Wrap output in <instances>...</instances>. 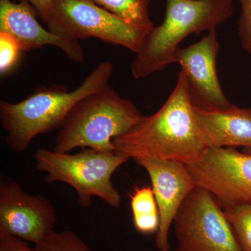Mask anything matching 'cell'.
<instances>
[{
    "label": "cell",
    "mask_w": 251,
    "mask_h": 251,
    "mask_svg": "<svg viewBox=\"0 0 251 251\" xmlns=\"http://www.w3.org/2000/svg\"><path fill=\"white\" fill-rule=\"evenodd\" d=\"M113 151L135 160L152 158L186 166L196 161L206 149L201 133L182 70L174 90L161 108L125 134L112 141Z\"/></svg>",
    "instance_id": "cell-1"
},
{
    "label": "cell",
    "mask_w": 251,
    "mask_h": 251,
    "mask_svg": "<svg viewBox=\"0 0 251 251\" xmlns=\"http://www.w3.org/2000/svg\"><path fill=\"white\" fill-rule=\"evenodd\" d=\"M110 61L99 63L75 90L64 85L41 87L18 103L0 101V122L6 143L16 153L27 150L38 135L59 130L74 105L105 86L113 73Z\"/></svg>",
    "instance_id": "cell-2"
},
{
    "label": "cell",
    "mask_w": 251,
    "mask_h": 251,
    "mask_svg": "<svg viewBox=\"0 0 251 251\" xmlns=\"http://www.w3.org/2000/svg\"><path fill=\"white\" fill-rule=\"evenodd\" d=\"M164 19L148 33L130 64L135 79L145 78L175 63L179 44L190 34L216 30L234 12L232 0H166Z\"/></svg>",
    "instance_id": "cell-3"
},
{
    "label": "cell",
    "mask_w": 251,
    "mask_h": 251,
    "mask_svg": "<svg viewBox=\"0 0 251 251\" xmlns=\"http://www.w3.org/2000/svg\"><path fill=\"white\" fill-rule=\"evenodd\" d=\"M144 115L129 99L105 86L77 102L59 130L54 151L75 148L114 151L112 141L129 131Z\"/></svg>",
    "instance_id": "cell-4"
},
{
    "label": "cell",
    "mask_w": 251,
    "mask_h": 251,
    "mask_svg": "<svg viewBox=\"0 0 251 251\" xmlns=\"http://www.w3.org/2000/svg\"><path fill=\"white\" fill-rule=\"evenodd\" d=\"M36 168L46 174L49 183L62 182L77 193L82 208L90 207L92 199L99 198L112 208H119L122 196L112 182V176L128 157L115 151L85 148L77 153L57 152L41 148L34 154Z\"/></svg>",
    "instance_id": "cell-5"
},
{
    "label": "cell",
    "mask_w": 251,
    "mask_h": 251,
    "mask_svg": "<svg viewBox=\"0 0 251 251\" xmlns=\"http://www.w3.org/2000/svg\"><path fill=\"white\" fill-rule=\"evenodd\" d=\"M48 29L75 40L90 37L137 53L151 30L130 25L94 0H52Z\"/></svg>",
    "instance_id": "cell-6"
},
{
    "label": "cell",
    "mask_w": 251,
    "mask_h": 251,
    "mask_svg": "<svg viewBox=\"0 0 251 251\" xmlns=\"http://www.w3.org/2000/svg\"><path fill=\"white\" fill-rule=\"evenodd\" d=\"M173 224L181 251H242L221 204L204 188L188 195Z\"/></svg>",
    "instance_id": "cell-7"
},
{
    "label": "cell",
    "mask_w": 251,
    "mask_h": 251,
    "mask_svg": "<svg viewBox=\"0 0 251 251\" xmlns=\"http://www.w3.org/2000/svg\"><path fill=\"white\" fill-rule=\"evenodd\" d=\"M187 167L196 186L221 206L251 203V154L234 148H206Z\"/></svg>",
    "instance_id": "cell-8"
},
{
    "label": "cell",
    "mask_w": 251,
    "mask_h": 251,
    "mask_svg": "<svg viewBox=\"0 0 251 251\" xmlns=\"http://www.w3.org/2000/svg\"><path fill=\"white\" fill-rule=\"evenodd\" d=\"M57 213L49 200L29 194L5 175L0 179V234L39 244L53 230Z\"/></svg>",
    "instance_id": "cell-9"
},
{
    "label": "cell",
    "mask_w": 251,
    "mask_h": 251,
    "mask_svg": "<svg viewBox=\"0 0 251 251\" xmlns=\"http://www.w3.org/2000/svg\"><path fill=\"white\" fill-rule=\"evenodd\" d=\"M195 44L178 50L175 63H179L187 81L193 106L202 109L227 108L232 104L226 98L218 78L216 60L219 43L216 30Z\"/></svg>",
    "instance_id": "cell-10"
},
{
    "label": "cell",
    "mask_w": 251,
    "mask_h": 251,
    "mask_svg": "<svg viewBox=\"0 0 251 251\" xmlns=\"http://www.w3.org/2000/svg\"><path fill=\"white\" fill-rule=\"evenodd\" d=\"M134 161L150 176L158 205L160 224L155 240L157 249L168 251L171 225L184 200L197 186L184 163L152 158H137Z\"/></svg>",
    "instance_id": "cell-11"
},
{
    "label": "cell",
    "mask_w": 251,
    "mask_h": 251,
    "mask_svg": "<svg viewBox=\"0 0 251 251\" xmlns=\"http://www.w3.org/2000/svg\"><path fill=\"white\" fill-rule=\"evenodd\" d=\"M36 16L34 9L27 2L0 0V31L12 36L21 50L54 46L61 50L73 62L78 64L84 62L85 53L79 41L46 29Z\"/></svg>",
    "instance_id": "cell-12"
},
{
    "label": "cell",
    "mask_w": 251,
    "mask_h": 251,
    "mask_svg": "<svg viewBox=\"0 0 251 251\" xmlns=\"http://www.w3.org/2000/svg\"><path fill=\"white\" fill-rule=\"evenodd\" d=\"M193 108L206 148H251V109L233 105L227 108Z\"/></svg>",
    "instance_id": "cell-13"
},
{
    "label": "cell",
    "mask_w": 251,
    "mask_h": 251,
    "mask_svg": "<svg viewBox=\"0 0 251 251\" xmlns=\"http://www.w3.org/2000/svg\"><path fill=\"white\" fill-rule=\"evenodd\" d=\"M130 206L135 229L144 234L158 232L160 218L152 188H137L130 196Z\"/></svg>",
    "instance_id": "cell-14"
},
{
    "label": "cell",
    "mask_w": 251,
    "mask_h": 251,
    "mask_svg": "<svg viewBox=\"0 0 251 251\" xmlns=\"http://www.w3.org/2000/svg\"><path fill=\"white\" fill-rule=\"evenodd\" d=\"M97 4L136 27L151 30L154 26L150 15L151 0H94Z\"/></svg>",
    "instance_id": "cell-15"
},
{
    "label": "cell",
    "mask_w": 251,
    "mask_h": 251,
    "mask_svg": "<svg viewBox=\"0 0 251 251\" xmlns=\"http://www.w3.org/2000/svg\"><path fill=\"white\" fill-rule=\"evenodd\" d=\"M224 211L242 251H251V203L227 206Z\"/></svg>",
    "instance_id": "cell-16"
},
{
    "label": "cell",
    "mask_w": 251,
    "mask_h": 251,
    "mask_svg": "<svg viewBox=\"0 0 251 251\" xmlns=\"http://www.w3.org/2000/svg\"><path fill=\"white\" fill-rule=\"evenodd\" d=\"M37 251H92L76 233L72 230H52L39 244Z\"/></svg>",
    "instance_id": "cell-17"
},
{
    "label": "cell",
    "mask_w": 251,
    "mask_h": 251,
    "mask_svg": "<svg viewBox=\"0 0 251 251\" xmlns=\"http://www.w3.org/2000/svg\"><path fill=\"white\" fill-rule=\"evenodd\" d=\"M21 51L12 36L0 31V74L1 76L9 74L14 69Z\"/></svg>",
    "instance_id": "cell-18"
},
{
    "label": "cell",
    "mask_w": 251,
    "mask_h": 251,
    "mask_svg": "<svg viewBox=\"0 0 251 251\" xmlns=\"http://www.w3.org/2000/svg\"><path fill=\"white\" fill-rule=\"evenodd\" d=\"M242 13L238 21V31L243 49L251 55V0H239Z\"/></svg>",
    "instance_id": "cell-19"
},
{
    "label": "cell",
    "mask_w": 251,
    "mask_h": 251,
    "mask_svg": "<svg viewBox=\"0 0 251 251\" xmlns=\"http://www.w3.org/2000/svg\"><path fill=\"white\" fill-rule=\"evenodd\" d=\"M0 251H37L29 247L27 242L19 238L0 234Z\"/></svg>",
    "instance_id": "cell-20"
},
{
    "label": "cell",
    "mask_w": 251,
    "mask_h": 251,
    "mask_svg": "<svg viewBox=\"0 0 251 251\" xmlns=\"http://www.w3.org/2000/svg\"><path fill=\"white\" fill-rule=\"evenodd\" d=\"M18 1H24L30 5L34 9L38 17L43 23H46L50 6L52 0H18Z\"/></svg>",
    "instance_id": "cell-21"
},
{
    "label": "cell",
    "mask_w": 251,
    "mask_h": 251,
    "mask_svg": "<svg viewBox=\"0 0 251 251\" xmlns=\"http://www.w3.org/2000/svg\"><path fill=\"white\" fill-rule=\"evenodd\" d=\"M244 152L249 153V154H251V148H244Z\"/></svg>",
    "instance_id": "cell-22"
},
{
    "label": "cell",
    "mask_w": 251,
    "mask_h": 251,
    "mask_svg": "<svg viewBox=\"0 0 251 251\" xmlns=\"http://www.w3.org/2000/svg\"><path fill=\"white\" fill-rule=\"evenodd\" d=\"M174 251H181L179 249H176V250H175Z\"/></svg>",
    "instance_id": "cell-23"
}]
</instances>
